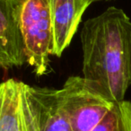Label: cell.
Masks as SVG:
<instances>
[{"label": "cell", "mask_w": 131, "mask_h": 131, "mask_svg": "<svg viewBox=\"0 0 131 131\" xmlns=\"http://www.w3.org/2000/svg\"><path fill=\"white\" fill-rule=\"evenodd\" d=\"M27 95L40 131H73L59 89L27 84Z\"/></svg>", "instance_id": "52a82bcc"}, {"label": "cell", "mask_w": 131, "mask_h": 131, "mask_svg": "<svg viewBox=\"0 0 131 131\" xmlns=\"http://www.w3.org/2000/svg\"><path fill=\"white\" fill-rule=\"evenodd\" d=\"M0 131H40L23 81L0 83Z\"/></svg>", "instance_id": "277c9868"}, {"label": "cell", "mask_w": 131, "mask_h": 131, "mask_svg": "<svg viewBox=\"0 0 131 131\" xmlns=\"http://www.w3.org/2000/svg\"><path fill=\"white\" fill-rule=\"evenodd\" d=\"M88 0H49L53 32L52 56L61 57L77 31Z\"/></svg>", "instance_id": "8992f818"}, {"label": "cell", "mask_w": 131, "mask_h": 131, "mask_svg": "<svg viewBox=\"0 0 131 131\" xmlns=\"http://www.w3.org/2000/svg\"><path fill=\"white\" fill-rule=\"evenodd\" d=\"M91 131H131V102L120 101Z\"/></svg>", "instance_id": "ba28073f"}, {"label": "cell", "mask_w": 131, "mask_h": 131, "mask_svg": "<svg viewBox=\"0 0 131 131\" xmlns=\"http://www.w3.org/2000/svg\"><path fill=\"white\" fill-rule=\"evenodd\" d=\"M20 27L26 63L42 77L49 72L53 49L49 0H22Z\"/></svg>", "instance_id": "7a4b0ae2"}, {"label": "cell", "mask_w": 131, "mask_h": 131, "mask_svg": "<svg viewBox=\"0 0 131 131\" xmlns=\"http://www.w3.org/2000/svg\"><path fill=\"white\" fill-rule=\"evenodd\" d=\"M83 77L97 84L113 102L125 100L131 84V20L111 6L84 23L80 32Z\"/></svg>", "instance_id": "6da1fadb"}, {"label": "cell", "mask_w": 131, "mask_h": 131, "mask_svg": "<svg viewBox=\"0 0 131 131\" xmlns=\"http://www.w3.org/2000/svg\"><path fill=\"white\" fill-rule=\"evenodd\" d=\"M91 4H93V3L94 2H100V1H112V0H88Z\"/></svg>", "instance_id": "9c48e42d"}, {"label": "cell", "mask_w": 131, "mask_h": 131, "mask_svg": "<svg viewBox=\"0 0 131 131\" xmlns=\"http://www.w3.org/2000/svg\"><path fill=\"white\" fill-rule=\"evenodd\" d=\"M73 131H91L113 107L108 94L84 77H70L59 89Z\"/></svg>", "instance_id": "3957f363"}, {"label": "cell", "mask_w": 131, "mask_h": 131, "mask_svg": "<svg viewBox=\"0 0 131 131\" xmlns=\"http://www.w3.org/2000/svg\"><path fill=\"white\" fill-rule=\"evenodd\" d=\"M22 0H0V68H20L26 63L20 27Z\"/></svg>", "instance_id": "5b68a950"}]
</instances>
